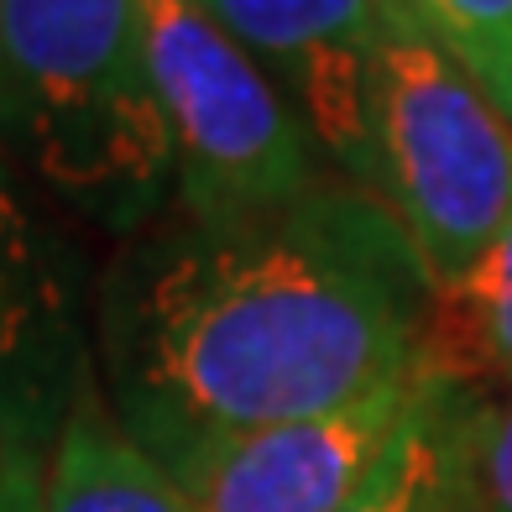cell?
<instances>
[{
	"mask_svg": "<svg viewBox=\"0 0 512 512\" xmlns=\"http://www.w3.org/2000/svg\"><path fill=\"white\" fill-rule=\"evenodd\" d=\"M434 293L351 183L236 225L142 230L95 283V377L183 471L236 434L340 413L418 371Z\"/></svg>",
	"mask_w": 512,
	"mask_h": 512,
	"instance_id": "6da1fadb",
	"label": "cell"
},
{
	"mask_svg": "<svg viewBox=\"0 0 512 512\" xmlns=\"http://www.w3.org/2000/svg\"><path fill=\"white\" fill-rule=\"evenodd\" d=\"M0 136L105 236H142L178 194L136 0H0Z\"/></svg>",
	"mask_w": 512,
	"mask_h": 512,
	"instance_id": "7a4b0ae2",
	"label": "cell"
},
{
	"mask_svg": "<svg viewBox=\"0 0 512 512\" xmlns=\"http://www.w3.org/2000/svg\"><path fill=\"white\" fill-rule=\"evenodd\" d=\"M345 178L403 230L429 293L445 298L512 220V121L403 21L371 48Z\"/></svg>",
	"mask_w": 512,
	"mask_h": 512,
	"instance_id": "3957f363",
	"label": "cell"
},
{
	"mask_svg": "<svg viewBox=\"0 0 512 512\" xmlns=\"http://www.w3.org/2000/svg\"><path fill=\"white\" fill-rule=\"evenodd\" d=\"M147 68L178 162V215L236 225L319 194L324 162L304 115L199 0H136Z\"/></svg>",
	"mask_w": 512,
	"mask_h": 512,
	"instance_id": "277c9868",
	"label": "cell"
},
{
	"mask_svg": "<svg viewBox=\"0 0 512 512\" xmlns=\"http://www.w3.org/2000/svg\"><path fill=\"white\" fill-rule=\"evenodd\" d=\"M95 314L79 246L21 199L0 157V439L48 455L74 398L95 382Z\"/></svg>",
	"mask_w": 512,
	"mask_h": 512,
	"instance_id": "5b68a950",
	"label": "cell"
},
{
	"mask_svg": "<svg viewBox=\"0 0 512 512\" xmlns=\"http://www.w3.org/2000/svg\"><path fill=\"white\" fill-rule=\"evenodd\" d=\"M413 387L418 371L340 413L236 434L225 445H209L173 476L194 512H335L403 424Z\"/></svg>",
	"mask_w": 512,
	"mask_h": 512,
	"instance_id": "8992f818",
	"label": "cell"
},
{
	"mask_svg": "<svg viewBox=\"0 0 512 512\" xmlns=\"http://www.w3.org/2000/svg\"><path fill=\"white\" fill-rule=\"evenodd\" d=\"M42 512H194L178 476L89 382L42 455Z\"/></svg>",
	"mask_w": 512,
	"mask_h": 512,
	"instance_id": "52a82bcc",
	"label": "cell"
},
{
	"mask_svg": "<svg viewBox=\"0 0 512 512\" xmlns=\"http://www.w3.org/2000/svg\"><path fill=\"white\" fill-rule=\"evenodd\" d=\"M476 403L471 392L418 371L403 424L335 512H460V455Z\"/></svg>",
	"mask_w": 512,
	"mask_h": 512,
	"instance_id": "ba28073f",
	"label": "cell"
},
{
	"mask_svg": "<svg viewBox=\"0 0 512 512\" xmlns=\"http://www.w3.org/2000/svg\"><path fill=\"white\" fill-rule=\"evenodd\" d=\"M209 21L267 68L277 89H288L324 53L377 48L413 21L403 0H199Z\"/></svg>",
	"mask_w": 512,
	"mask_h": 512,
	"instance_id": "9c48e42d",
	"label": "cell"
},
{
	"mask_svg": "<svg viewBox=\"0 0 512 512\" xmlns=\"http://www.w3.org/2000/svg\"><path fill=\"white\" fill-rule=\"evenodd\" d=\"M418 371L481 403L512 392V220L481 256V267L455 293L429 304L418 335Z\"/></svg>",
	"mask_w": 512,
	"mask_h": 512,
	"instance_id": "30bf717a",
	"label": "cell"
},
{
	"mask_svg": "<svg viewBox=\"0 0 512 512\" xmlns=\"http://www.w3.org/2000/svg\"><path fill=\"white\" fill-rule=\"evenodd\" d=\"M403 11L512 121V0H403Z\"/></svg>",
	"mask_w": 512,
	"mask_h": 512,
	"instance_id": "8fae6325",
	"label": "cell"
},
{
	"mask_svg": "<svg viewBox=\"0 0 512 512\" xmlns=\"http://www.w3.org/2000/svg\"><path fill=\"white\" fill-rule=\"evenodd\" d=\"M465 512H512V392L476 403L460 455Z\"/></svg>",
	"mask_w": 512,
	"mask_h": 512,
	"instance_id": "7c38bea8",
	"label": "cell"
},
{
	"mask_svg": "<svg viewBox=\"0 0 512 512\" xmlns=\"http://www.w3.org/2000/svg\"><path fill=\"white\" fill-rule=\"evenodd\" d=\"M0 512H42V455L6 450V460H0Z\"/></svg>",
	"mask_w": 512,
	"mask_h": 512,
	"instance_id": "4fadbf2b",
	"label": "cell"
},
{
	"mask_svg": "<svg viewBox=\"0 0 512 512\" xmlns=\"http://www.w3.org/2000/svg\"><path fill=\"white\" fill-rule=\"evenodd\" d=\"M6 450H11V445H6V439H0V460H6Z\"/></svg>",
	"mask_w": 512,
	"mask_h": 512,
	"instance_id": "5bb4252c",
	"label": "cell"
},
{
	"mask_svg": "<svg viewBox=\"0 0 512 512\" xmlns=\"http://www.w3.org/2000/svg\"><path fill=\"white\" fill-rule=\"evenodd\" d=\"M460 512H465V497H460Z\"/></svg>",
	"mask_w": 512,
	"mask_h": 512,
	"instance_id": "9a60e30c",
	"label": "cell"
}]
</instances>
